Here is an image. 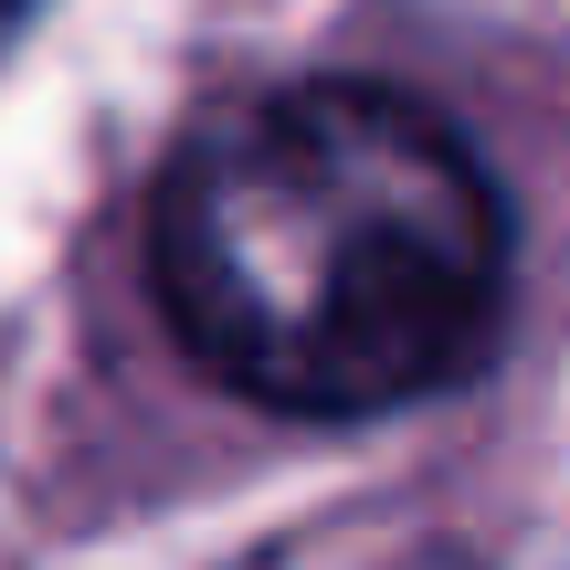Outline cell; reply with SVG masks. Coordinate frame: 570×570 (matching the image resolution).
I'll list each match as a JSON object with an SVG mask.
<instances>
[{
  "label": "cell",
  "mask_w": 570,
  "mask_h": 570,
  "mask_svg": "<svg viewBox=\"0 0 570 570\" xmlns=\"http://www.w3.org/2000/svg\"><path fill=\"white\" fill-rule=\"evenodd\" d=\"M148 285L233 402L370 423L497 348L518 233L465 127L423 96L296 75L190 117L148 202Z\"/></svg>",
  "instance_id": "6da1fadb"
}]
</instances>
